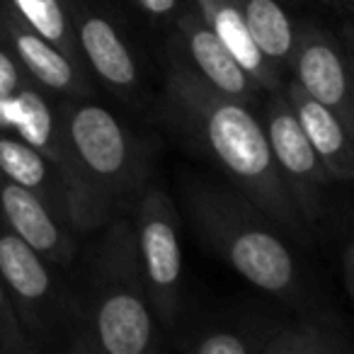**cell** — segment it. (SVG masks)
<instances>
[{
  "mask_svg": "<svg viewBox=\"0 0 354 354\" xmlns=\"http://www.w3.org/2000/svg\"><path fill=\"white\" fill-rule=\"evenodd\" d=\"M97 231L102 233L85 252L83 289L73 291L78 328L64 352H156L158 320L143 284L131 214L112 218Z\"/></svg>",
  "mask_w": 354,
  "mask_h": 354,
  "instance_id": "obj_3",
  "label": "cell"
},
{
  "mask_svg": "<svg viewBox=\"0 0 354 354\" xmlns=\"http://www.w3.org/2000/svg\"><path fill=\"white\" fill-rule=\"evenodd\" d=\"M71 27L85 68L117 93H133L138 88L133 46L107 12L88 0H71Z\"/></svg>",
  "mask_w": 354,
  "mask_h": 354,
  "instance_id": "obj_10",
  "label": "cell"
},
{
  "mask_svg": "<svg viewBox=\"0 0 354 354\" xmlns=\"http://www.w3.org/2000/svg\"><path fill=\"white\" fill-rule=\"evenodd\" d=\"M0 175L35 192L66 226L73 228V194L68 177L64 167L51 160L46 153L12 133L0 131Z\"/></svg>",
  "mask_w": 354,
  "mask_h": 354,
  "instance_id": "obj_14",
  "label": "cell"
},
{
  "mask_svg": "<svg viewBox=\"0 0 354 354\" xmlns=\"http://www.w3.org/2000/svg\"><path fill=\"white\" fill-rule=\"evenodd\" d=\"M349 342L333 320L304 315L286 323H265L260 354H347Z\"/></svg>",
  "mask_w": 354,
  "mask_h": 354,
  "instance_id": "obj_17",
  "label": "cell"
},
{
  "mask_svg": "<svg viewBox=\"0 0 354 354\" xmlns=\"http://www.w3.org/2000/svg\"><path fill=\"white\" fill-rule=\"evenodd\" d=\"M187 216L197 236L233 272L291 306L306 299V279L284 233L231 183L187 175L183 183Z\"/></svg>",
  "mask_w": 354,
  "mask_h": 354,
  "instance_id": "obj_4",
  "label": "cell"
},
{
  "mask_svg": "<svg viewBox=\"0 0 354 354\" xmlns=\"http://www.w3.org/2000/svg\"><path fill=\"white\" fill-rule=\"evenodd\" d=\"M131 223L148 304L158 325L170 330L183 304L180 214L160 185L148 183L131 209Z\"/></svg>",
  "mask_w": 354,
  "mask_h": 354,
  "instance_id": "obj_6",
  "label": "cell"
},
{
  "mask_svg": "<svg viewBox=\"0 0 354 354\" xmlns=\"http://www.w3.org/2000/svg\"><path fill=\"white\" fill-rule=\"evenodd\" d=\"M0 223L37 250L56 270L78 260V233L66 226L35 192L0 175Z\"/></svg>",
  "mask_w": 354,
  "mask_h": 354,
  "instance_id": "obj_12",
  "label": "cell"
},
{
  "mask_svg": "<svg viewBox=\"0 0 354 354\" xmlns=\"http://www.w3.org/2000/svg\"><path fill=\"white\" fill-rule=\"evenodd\" d=\"M342 281H344V291L349 296H354V248L349 238L342 245Z\"/></svg>",
  "mask_w": 354,
  "mask_h": 354,
  "instance_id": "obj_24",
  "label": "cell"
},
{
  "mask_svg": "<svg viewBox=\"0 0 354 354\" xmlns=\"http://www.w3.org/2000/svg\"><path fill=\"white\" fill-rule=\"evenodd\" d=\"M328 3H335V6H349L352 0H328Z\"/></svg>",
  "mask_w": 354,
  "mask_h": 354,
  "instance_id": "obj_25",
  "label": "cell"
},
{
  "mask_svg": "<svg viewBox=\"0 0 354 354\" xmlns=\"http://www.w3.org/2000/svg\"><path fill=\"white\" fill-rule=\"evenodd\" d=\"M294 71V83L304 93L328 104L349 127H354L352 78L344 54L337 41L313 25H301L294 32L289 64Z\"/></svg>",
  "mask_w": 354,
  "mask_h": 354,
  "instance_id": "obj_9",
  "label": "cell"
},
{
  "mask_svg": "<svg viewBox=\"0 0 354 354\" xmlns=\"http://www.w3.org/2000/svg\"><path fill=\"white\" fill-rule=\"evenodd\" d=\"M284 100L294 112L304 136L318 156L333 183H349L354 177L352 127L328 104L318 102L291 80L284 88Z\"/></svg>",
  "mask_w": 354,
  "mask_h": 354,
  "instance_id": "obj_13",
  "label": "cell"
},
{
  "mask_svg": "<svg viewBox=\"0 0 354 354\" xmlns=\"http://www.w3.org/2000/svg\"><path fill=\"white\" fill-rule=\"evenodd\" d=\"M3 8H6V0H0V15H3Z\"/></svg>",
  "mask_w": 354,
  "mask_h": 354,
  "instance_id": "obj_26",
  "label": "cell"
},
{
  "mask_svg": "<svg viewBox=\"0 0 354 354\" xmlns=\"http://www.w3.org/2000/svg\"><path fill=\"white\" fill-rule=\"evenodd\" d=\"M0 39L12 51L27 78L35 80L39 88L68 100L85 97L93 90L85 66L66 54L59 44L32 30L12 8H8V3L0 15Z\"/></svg>",
  "mask_w": 354,
  "mask_h": 354,
  "instance_id": "obj_8",
  "label": "cell"
},
{
  "mask_svg": "<svg viewBox=\"0 0 354 354\" xmlns=\"http://www.w3.org/2000/svg\"><path fill=\"white\" fill-rule=\"evenodd\" d=\"M54 270V265L0 223V281L35 352L56 347L61 335L73 337L78 328L75 296L59 284Z\"/></svg>",
  "mask_w": 354,
  "mask_h": 354,
  "instance_id": "obj_5",
  "label": "cell"
},
{
  "mask_svg": "<svg viewBox=\"0 0 354 354\" xmlns=\"http://www.w3.org/2000/svg\"><path fill=\"white\" fill-rule=\"evenodd\" d=\"M133 3L151 17H167L177 10V0H133Z\"/></svg>",
  "mask_w": 354,
  "mask_h": 354,
  "instance_id": "obj_23",
  "label": "cell"
},
{
  "mask_svg": "<svg viewBox=\"0 0 354 354\" xmlns=\"http://www.w3.org/2000/svg\"><path fill=\"white\" fill-rule=\"evenodd\" d=\"M6 3L32 30L59 44L66 54L83 64L73 39V27H71V0H6Z\"/></svg>",
  "mask_w": 354,
  "mask_h": 354,
  "instance_id": "obj_20",
  "label": "cell"
},
{
  "mask_svg": "<svg viewBox=\"0 0 354 354\" xmlns=\"http://www.w3.org/2000/svg\"><path fill=\"white\" fill-rule=\"evenodd\" d=\"M245 25L255 46L274 68L289 64L294 46V22L277 0H241Z\"/></svg>",
  "mask_w": 354,
  "mask_h": 354,
  "instance_id": "obj_18",
  "label": "cell"
},
{
  "mask_svg": "<svg viewBox=\"0 0 354 354\" xmlns=\"http://www.w3.org/2000/svg\"><path fill=\"white\" fill-rule=\"evenodd\" d=\"M170 49H175L180 59L218 93L231 95L250 107L257 104L262 88L241 68L226 44L216 37V32L204 22L199 10L183 12L177 17L175 39Z\"/></svg>",
  "mask_w": 354,
  "mask_h": 354,
  "instance_id": "obj_11",
  "label": "cell"
},
{
  "mask_svg": "<svg viewBox=\"0 0 354 354\" xmlns=\"http://www.w3.org/2000/svg\"><path fill=\"white\" fill-rule=\"evenodd\" d=\"M265 320L241 325H202L177 339V347L189 354H260Z\"/></svg>",
  "mask_w": 354,
  "mask_h": 354,
  "instance_id": "obj_19",
  "label": "cell"
},
{
  "mask_svg": "<svg viewBox=\"0 0 354 354\" xmlns=\"http://www.w3.org/2000/svg\"><path fill=\"white\" fill-rule=\"evenodd\" d=\"M25 80H27V73L22 71V66L17 64V59L12 56V51L8 49L6 41L0 39V100L15 93Z\"/></svg>",
  "mask_w": 354,
  "mask_h": 354,
  "instance_id": "obj_22",
  "label": "cell"
},
{
  "mask_svg": "<svg viewBox=\"0 0 354 354\" xmlns=\"http://www.w3.org/2000/svg\"><path fill=\"white\" fill-rule=\"evenodd\" d=\"M160 112L167 127L214 162L286 238L308 241L313 236L281 183L262 119L250 104L204 83L175 49L167 54Z\"/></svg>",
  "mask_w": 354,
  "mask_h": 354,
  "instance_id": "obj_1",
  "label": "cell"
},
{
  "mask_svg": "<svg viewBox=\"0 0 354 354\" xmlns=\"http://www.w3.org/2000/svg\"><path fill=\"white\" fill-rule=\"evenodd\" d=\"M30 339L22 333V325L15 315L8 291L0 281V354H32Z\"/></svg>",
  "mask_w": 354,
  "mask_h": 354,
  "instance_id": "obj_21",
  "label": "cell"
},
{
  "mask_svg": "<svg viewBox=\"0 0 354 354\" xmlns=\"http://www.w3.org/2000/svg\"><path fill=\"white\" fill-rule=\"evenodd\" d=\"M262 127H265L281 183H284L301 221L313 233L325 216V209H328V194L325 192H328V185H333V180L320 165L318 156L310 148L308 138L304 136L294 112L289 109L279 90L270 93V97H267Z\"/></svg>",
  "mask_w": 354,
  "mask_h": 354,
  "instance_id": "obj_7",
  "label": "cell"
},
{
  "mask_svg": "<svg viewBox=\"0 0 354 354\" xmlns=\"http://www.w3.org/2000/svg\"><path fill=\"white\" fill-rule=\"evenodd\" d=\"M197 10L218 39L226 44L241 68L267 93L279 90V68L270 64L255 46L245 25L241 0H197Z\"/></svg>",
  "mask_w": 354,
  "mask_h": 354,
  "instance_id": "obj_16",
  "label": "cell"
},
{
  "mask_svg": "<svg viewBox=\"0 0 354 354\" xmlns=\"http://www.w3.org/2000/svg\"><path fill=\"white\" fill-rule=\"evenodd\" d=\"M0 131L12 133L64 167V136L59 109L49 102L44 88L27 78L12 95L0 100Z\"/></svg>",
  "mask_w": 354,
  "mask_h": 354,
  "instance_id": "obj_15",
  "label": "cell"
},
{
  "mask_svg": "<svg viewBox=\"0 0 354 354\" xmlns=\"http://www.w3.org/2000/svg\"><path fill=\"white\" fill-rule=\"evenodd\" d=\"M64 172L73 194V228L93 233L122 214H131L151 183L153 146L136 136L112 109L90 100L59 107Z\"/></svg>",
  "mask_w": 354,
  "mask_h": 354,
  "instance_id": "obj_2",
  "label": "cell"
}]
</instances>
